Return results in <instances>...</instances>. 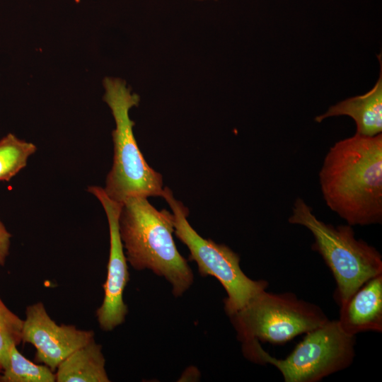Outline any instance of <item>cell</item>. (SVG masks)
<instances>
[{
    "label": "cell",
    "instance_id": "obj_1",
    "mask_svg": "<svg viewBox=\"0 0 382 382\" xmlns=\"http://www.w3.org/2000/svg\"><path fill=\"white\" fill-rule=\"evenodd\" d=\"M328 207L350 226L382 221V134L337 141L319 172Z\"/></svg>",
    "mask_w": 382,
    "mask_h": 382
},
{
    "label": "cell",
    "instance_id": "obj_4",
    "mask_svg": "<svg viewBox=\"0 0 382 382\" xmlns=\"http://www.w3.org/2000/svg\"><path fill=\"white\" fill-rule=\"evenodd\" d=\"M288 221L306 227L313 234L312 249L321 255L333 274L339 305L369 279L382 274L381 255L366 242L357 239L352 226H335L320 221L300 197L294 201Z\"/></svg>",
    "mask_w": 382,
    "mask_h": 382
},
{
    "label": "cell",
    "instance_id": "obj_18",
    "mask_svg": "<svg viewBox=\"0 0 382 382\" xmlns=\"http://www.w3.org/2000/svg\"><path fill=\"white\" fill-rule=\"evenodd\" d=\"M0 374H1V372H0Z\"/></svg>",
    "mask_w": 382,
    "mask_h": 382
},
{
    "label": "cell",
    "instance_id": "obj_3",
    "mask_svg": "<svg viewBox=\"0 0 382 382\" xmlns=\"http://www.w3.org/2000/svg\"><path fill=\"white\" fill-rule=\"evenodd\" d=\"M103 86V100L110 108L116 125L112 132L113 163L106 177L105 192L121 203L133 196L162 197L163 176L144 158L133 132L135 122L129 115V110L139 105V96L132 93L126 82L118 78L105 77Z\"/></svg>",
    "mask_w": 382,
    "mask_h": 382
},
{
    "label": "cell",
    "instance_id": "obj_12",
    "mask_svg": "<svg viewBox=\"0 0 382 382\" xmlns=\"http://www.w3.org/2000/svg\"><path fill=\"white\" fill-rule=\"evenodd\" d=\"M57 382H108L102 346L95 339L81 347L58 366Z\"/></svg>",
    "mask_w": 382,
    "mask_h": 382
},
{
    "label": "cell",
    "instance_id": "obj_5",
    "mask_svg": "<svg viewBox=\"0 0 382 382\" xmlns=\"http://www.w3.org/2000/svg\"><path fill=\"white\" fill-rule=\"evenodd\" d=\"M306 334L284 359L272 357L259 342L245 347L243 352L255 363L275 366L285 382H318L352 363L355 336L345 332L337 320H328Z\"/></svg>",
    "mask_w": 382,
    "mask_h": 382
},
{
    "label": "cell",
    "instance_id": "obj_17",
    "mask_svg": "<svg viewBox=\"0 0 382 382\" xmlns=\"http://www.w3.org/2000/svg\"><path fill=\"white\" fill-rule=\"evenodd\" d=\"M198 1H204V0H198Z\"/></svg>",
    "mask_w": 382,
    "mask_h": 382
},
{
    "label": "cell",
    "instance_id": "obj_2",
    "mask_svg": "<svg viewBox=\"0 0 382 382\" xmlns=\"http://www.w3.org/2000/svg\"><path fill=\"white\" fill-rule=\"evenodd\" d=\"M119 227L127 260L133 268L149 269L164 277L175 296L190 287L194 276L175 245L173 213L156 209L147 197H129L122 203Z\"/></svg>",
    "mask_w": 382,
    "mask_h": 382
},
{
    "label": "cell",
    "instance_id": "obj_8",
    "mask_svg": "<svg viewBox=\"0 0 382 382\" xmlns=\"http://www.w3.org/2000/svg\"><path fill=\"white\" fill-rule=\"evenodd\" d=\"M87 190L101 203L109 226L110 253L106 280L103 284L104 297L96 311V317L100 328L110 331L125 322L128 313L123 294L129 280V273L119 227L122 203L111 199L103 187L93 185L88 187Z\"/></svg>",
    "mask_w": 382,
    "mask_h": 382
},
{
    "label": "cell",
    "instance_id": "obj_16",
    "mask_svg": "<svg viewBox=\"0 0 382 382\" xmlns=\"http://www.w3.org/2000/svg\"><path fill=\"white\" fill-rule=\"evenodd\" d=\"M11 234L0 219V266H4L9 254Z\"/></svg>",
    "mask_w": 382,
    "mask_h": 382
},
{
    "label": "cell",
    "instance_id": "obj_9",
    "mask_svg": "<svg viewBox=\"0 0 382 382\" xmlns=\"http://www.w3.org/2000/svg\"><path fill=\"white\" fill-rule=\"evenodd\" d=\"M94 335L92 330L79 329L73 325H58L42 302L26 307L22 342L33 345L35 361L54 372L64 359L93 340Z\"/></svg>",
    "mask_w": 382,
    "mask_h": 382
},
{
    "label": "cell",
    "instance_id": "obj_15",
    "mask_svg": "<svg viewBox=\"0 0 382 382\" xmlns=\"http://www.w3.org/2000/svg\"><path fill=\"white\" fill-rule=\"evenodd\" d=\"M23 320L12 312L0 297V372L7 366L12 346L22 342Z\"/></svg>",
    "mask_w": 382,
    "mask_h": 382
},
{
    "label": "cell",
    "instance_id": "obj_7",
    "mask_svg": "<svg viewBox=\"0 0 382 382\" xmlns=\"http://www.w3.org/2000/svg\"><path fill=\"white\" fill-rule=\"evenodd\" d=\"M173 215L174 233L189 249V260L196 262L199 274L216 278L226 291L224 309L231 316L243 308L253 298L266 290L265 280H253L240 267L239 255L224 244L199 236L189 224L188 209L177 200L171 190L165 187L162 197Z\"/></svg>",
    "mask_w": 382,
    "mask_h": 382
},
{
    "label": "cell",
    "instance_id": "obj_11",
    "mask_svg": "<svg viewBox=\"0 0 382 382\" xmlns=\"http://www.w3.org/2000/svg\"><path fill=\"white\" fill-rule=\"evenodd\" d=\"M380 62V75L375 86L364 95L347 98L330 106L315 121L340 115L352 117L356 124V134L365 137H374L382 132V63L381 54L377 55Z\"/></svg>",
    "mask_w": 382,
    "mask_h": 382
},
{
    "label": "cell",
    "instance_id": "obj_13",
    "mask_svg": "<svg viewBox=\"0 0 382 382\" xmlns=\"http://www.w3.org/2000/svg\"><path fill=\"white\" fill-rule=\"evenodd\" d=\"M55 372L45 364H35L13 345L6 367L0 374V382H55Z\"/></svg>",
    "mask_w": 382,
    "mask_h": 382
},
{
    "label": "cell",
    "instance_id": "obj_14",
    "mask_svg": "<svg viewBox=\"0 0 382 382\" xmlns=\"http://www.w3.org/2000/svg\"><path fill=\"white\" fill-rule=\"evenodd\" d=\"M36 146L9 133L0 140V181H10L24 168Z\"/></svg>",
    "mask_w": 382,
    "mask_h": 382
},
{
    "label": "cell",
    "instance_id": "obj_6",
    "mask_svg": "<svg viewBox=\"0 0 382 382\" xmlns=\"http://www.w3.org/2000/svg\"><path fill=\"white\" fill-rule=\"evenodd\" d=\"M229 317L242 346L255 342L282 345L329 320L318 306L294 294L266 290Z\"/></svg>",
    "mask_w": 382,
    "mask_h": 382
},
{
    "label": "cell",
    "instance_id": "obj_10",
    "mask_svg": "<svg viewBox=\"0 0 382 382\" xmlns=\"http://www.w3.org/2000/svg\"><path fill=\"white\" fill-rule=\"evenodd\" d=\"M337 320L341 329L354 335L367 331H382V274L364 283L340 305Z\"/></svg>",
    "mask_w": 382,
    "mask_h": 382
}]
</instances>
